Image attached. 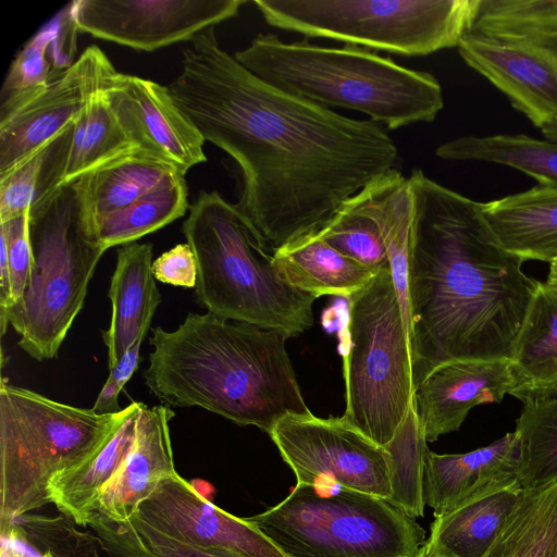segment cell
Listing matches in <instances>:
<instances>
[{"label": "cell", "instance_id": "obj_1", "mask_svg": "<svg viewBox=\"0 0 557 557\" xmlns=\"http://www.w3.org/2000/svg\"><path fill=\"white\" fill-rule=\"evenodd\" d=\"M184 49L168 85L205 141L236 163V208L274 252L320 232L347 199L395 169L385 127L345 116L265 83L218 42L209 27Z\"/></svg>", "mask_w": 557, "mask_h": 557}, {"label": "cell", "instance_id": "obj_2", "mask_svg": "<svg viewBox=\"0 0 557 557\" xmlns=\"http://www.w3.org/2000/svg\"><path fill=\"white\" fill-rule=\"evenodd\" d=\"M408 262L414 387L435 367L508 359L540 282L507 251L474 201L414 169Z\"/></svg>", "mask_w": 557, "mask_h": 557}, {"label": "cell", "instance_id": "obj_3", "mask_svg": "<svg viewBox=\"0 0 557 557\" xmlns=\"http://www.w3.org/2000/svg\"><path fill=\"white\" fill-rule=\"evenodd\" d=\"M284 331L188 313L174 331L152 330L144 376L163 404L200 407L270 434L286 414L308 413Z\"/></svg>", "mask_w": 557, "mask_h": 557}, {"label": "cell", "instance_id": "obj_4", "mask_svg": "<svg viewBox=\"0 0 557 557\" xmlns=\"http://www.w3.org/2000/svg\"><path fill=\"white\" fill-rule=\"evenodd\" d=\"M234 58L252 74L320 107L358 111L388 129L430 123L444 107L434 75L354 46L322 47L257 35Z\"/></svg>", "mask_w": 557, "mask_h": 557}, {"label": "cell", "instance_id": "obj_5", "mask_svg": "<svg viewBox=\"0 0 557 557\" xmlns=\"http://www.w3.org/2000/svg\"><path fill=\"white\" fill-rule=\"evenodd\" d=\"M188 211L182 232L197 261L198 304L214 315L290 336L312 326L315 297L280 275L274 250L234 203L203 190Z\"/></svg>", "mask_w": 557, "mask_h": 557}, {"label": "cell", "instance_id": "obj_6", "mask_svg": "<svg viewBox=\"0 0 557 557\" xmlns=\"http://www.w3.org/2000/svg\"><path fill=\"white\" fill-rule=\"evenodd\" d=\"M133 403L98 413L52 400L27 388L0 384V533L50 503L58 475L95 456L132 411Z\"/></svg>", "mask_w": 557, "mask_h": 557}, {"label": "cell", "instance_id": "obj_7", "mask_svg": "<svg viewBox=\"0 0 557 557\" xmlns=\"http://www.w3.org/2000/svg\"><path fill=\"white\" fill-rule=\"evenodd\" d=\"M33 265L7 324L18 346L38 361L57 356L79 313L90 278L106 249L85 223L72 183L62 185L28 212Z\"/></svg>", "mask_w": 557, "mask_h": 557}, {"label": "cell", "instance_id": "obj_8", "mask_svg": "<svg viewBox=\"0 0 557 557\" xmlns=\"http://www.w3.org/2000/svg\"><path fill=\"white\" fill-rule=\"evenodd\" d=\"M344 418L385 446L414 401L409 333L392 269L348 298Z\"/></svg>", "mask_w": 557, "mask_h": 557}, {"label": "cell", "instance_id": "obj_9", "mask_svg": "<svg viewBox=\"0 0 557 557\" xmlns=\"http://www.w3.org/2000/svg\"><path fill=\"white\" fill-rule=\"evenodd\" d=\"M296 484L277 505L247 517L285 557H416L425 532L387 499Z\"/></svg>", "mask_w": 557, "mask_h": 557}, {"label": "cell", "instance_id": "obj_10", "mask_svg": "<svg viewBox=\"0 0 557 557\" xmlns=\"http://www.w3.org/2000/svg\"><path fill=\"white\" fill-rule=\"evenodd\" d=\"M264 21L305 38L417 57L458 47L480 0H255Z\"/></svg>", "mask_w": 557, "mask_h": 557}, {"label": "cell", "instance_id": "obj_11", "mask_svg": "<svg viewBox=\"0 0 557 557\" xmlns=\"http://www.w3.org/2000/svg\"><path fill=\"white\" fill-rule=\"evenodd\" d=\"M457 48L535 127L557 117V0H480Z\"/></svg>", "mask_w": 557, "mask_h": 557}, {"label": "cell", "instance_id": "obj_12", "mask_svg": "<svg viewBox=\"0 0 557 557\" xmlns=\"http://www.w3.org/2000/svg\"><path fill=\"white\" fill-rule=\"evenodd\" d=\"M297 484L339 488L383 499L392 496L389 456L343 416L310 412L283 417L269 434Z\"/></svg>", "mask_w": 557, "mask_h": 557}, {"label": "cell", "instance_id": "obj_13", "mask_svg": "<svg viewBox=\"0 0 557 557\" xmlns=\"http://www.w3.org/2000/svg\"><path fill=\"white\" fill-rule=\"evenodd\" d=\"M78 32L135 50L153 51L190 41L237 15L245 0H76Z\"/></svg>", "mask_w": 557, "mask_h": 557}, {"label": "cell", "instance_id": "obj_14", "mask_svg": "<svg viewBox=\"0 0 557 557\" xmlns=\"http://www.w3.org/2000/svg\"><path fill=\"white\" fill-rule=\"evenodd\" d=\"M117 73L98 46H89L40 92L0 114V174L75 121Z\"/></svg>", "mask_w": 557, "mask_h": 557}, {"label": "cell", "instance_id": "obj_15", "mask_svg": "<svg viewBox=\"0 0 557 557\" xmlns=\"http://www.w3.org/2000/svg\"><path fill=\"white\" fill-rule=\"evenodd\" d=\"M135 515L165 534L205 549L243 557H285L246 518L220 509L177 472L161 481Z\"/></svg>", "mask_w": 557, "mask_h": 557}, {"label": "cell", "instance_id": "obj_16", "mask_svg": "<svg viewBox=\"0 0 557 557\" xmlns=\"http://www.w3.org/2000/svg\"><path fill=\"white\" fill-rule=\"evenodd\" d=\"M107 98L132 141L175 166L184 176L207 160L205 139L172 99L168 86L117 73Z\"/></svg>", "mask_w": 557, "mask_h": 557}, {"label": "cell", "instance_id": "obj_17", "mask_svg": "<svg viewBox=\"0 0 557 557\" xmlns=\"http://www.w3.org/2000/svg\"><path fill=\"white\" fill-rule=\"evenodd\" d=\"M513 385L508 359L453 360L435 367L413 395L426 442L457 431L473 407L500 403Z\"/></svg>", "mask_w": 557, "mask_h": 557}, {"label": "cell", "instance_id": "obj_18", "mask_svg": "<svg viewBox=\"0 0 557 557\" xmlns=\"http://www.w3.org/2000/svg\"><path fill=\"white\" fill-rule=\"evenodd\" d=\"M521 447L516 431L463 454L428 449L423 466V500L434 517L496 492L521 486Z\"/></svg>", "mask_w": 557, "mask_h": 557}, {"label": "cell", "instance_id": "obj_19", "mask_svg": "<svg viewBox=\"0 0 557 557\" xmlns=\"http://www.w3.org/2000/svg\"><path fill=\"white\" fill-rule=\"evenodd\" d=\"M174 416L168 405L141 404L134 444L99 493L95 511L114 521L128 520L161 481L176 473L169 429Z\"/></svg>", "mask_w": 557, "mask_h": 557}, {"label": "cell", "instance_id": "obj_20", "mask_svg": "<svg viewBox=\"0 0 557 557\" xmlns=\"http://www.w3.org/2000/svg\"><path fill=\"white\" fill-rule=\"evenodd\" d=\"M152 245L129 243L120 246L108 296L111 321L103 332L108 364L112 369L124 354L150 329L161 302L152 273Z\"/></svg>", "mask_w": 557, "mask_h": 557}, {"label": "cell", "instance_id": "obj_21", "mask_svg": "<svg viewBox=\"0 0 557 557\" xmlns=\"http://www.w3.org/2000/svg\"><path fill=\"white\" fill-rule=\"evenodd\" d=\"M500 245L525 260H557V186L540 185L481 202Z\"/></svg>", "mask_w": 557, "mask_h": 557}, {"label": "cell", "instance_id": "obj_22", "mask_svg": "<svg viewBox=\"0 0 557 557\" xmlns=\"http://www.w3.org/2000/svg\"><path fill=\"white\" fill-rule=\"evenodd\" d=\"M180 176L184 175L169 162L137 149L71 183L76 190L83 219L95 232V224L100 218Z\"/></svg>", "mask_w": 557, "mask_h": 557}, {"label": "cell", "instance_id": "obj_23", "mask_svg": "<svg viewBox=\"0 0 557 557\" xmlns=\"http://www.w3.org/2000/svg\"><path fill=\"white\" fill-rule=\"evenodd\" d=\"M511 396L523 404L557 395V288L540 282L517 336Z\"/></svg>", "mask_w": 557, "mask_h": 557}, {"label": "cell", "instance_id": "obj_24", "mask_svg": "<svg viewBox=\"0 0 557 557\" xmlns=\"http://www.w3.org/2000/svg\"><path fill=\"white\" fill-rule=\"evenodd\" d=\"M274 262L289 285L315 298L333 295L348 299L375 275L325 243L318 232L278 248Z\"/></svg>", "mask_w": 557, "mask_h": 557}, {"label": "cell", "instance_id": "obj_25", "mask_svg": "<svg viewBox=\"0 0 557 557\" xmlns=\"http://www.w3.org/2000/svg\"><path fill=\"white\" fill-rule=\"evenodd\" d=\"M522 487L503 490L434 517L424 545L431 557H486Z\"/></svg>", "mask_w": 557, "mask_h": 557}, {"label": "cell", "instance_id": "obj_26", "mask_svg": "<svg viewBox=\"0 0 557 557\" xmlns=\"http://www.w3.org/2000/svg\"><path fill=\"white\" fill-rule=\"evenodd\" d=\"M141 404L133 403L127 418L95 456L50 482V503L78 527H87L95 512L99 493L132 448Z\"/></svg>", "mask_w": 557, "mask_h": 557}, {"label": "cell", "instance_id": "obj_27", "mask_svg": "<svg viewBox=\"0 0 557 557\" xmlns=\"http://www.w3.org/2000/svg\"><path fill=\"white\" fill-rule=\"evenodd\" d=\"M359 194L388 251L394 284L409 333L407 277L413 219L409 177L395 168L370 182Z\"/></svg>", "mask_w": 557, "mask_h": 557}, {"label": "cell", "instance_id": "obj_28", "mask_svg": "<svg viewBox=\"0 0 557 557\" xmlns=\"http://www.w3.org/2000/svg\"><path fill=\"white\" fill-rule=\"evenodd\" d=\"M74 122L0 174V222L28 213L62 186Z\"/></svg>", "mask_w": 557, "mask_h": 557}, {"label": "cell", "instance_id": "obj_29", "mask_svg": "<svg viewBox=\"0 0 557 557\" xmlns=\"http://www.w3.org/2000/svg\"><path fill=\"white\" fill-rule=\"evenodd\" d=\"M436 156L450 161H480L516 169L540 185L557 186V141L525 134L463 136L436 148Z\"/></svg>", "mask_w": 557, "mask_h": 557}, {"label": "cell", "instance_id": "obj_30", "mask_svg": "<svg viewBox=\"0 0 557 557\" xmlns=\"http://www.w3.org/2000/svg\"><path fill=\"white\" fill-rule=\"evenodd\" d=\"M486 557H557V481L521 490Z\"/></svg>", "mask_w": 557, "mask_h": 557}, {"label": "cell", "instance_id": "obj_31", "mask_svg": "<svg viewBox=\"0 0 557 557\" xmlns=\"http://www.w3.org/2000/svg\"><path fill=\"white\" fill-rule=\"evenodd\" d=\"M137 149L110 106L106 90L100 91L90 99L74 122L62 185Z\"/></svg>", "mask_w": 557, "mask_h": 557}, {"label": "cell", "instance_id": "obj_32", "mask_svg": "<svg viewBox=\"0 0 557 557\" xmlns=\"http://www.w3.org/2000/svg\"><path fill=\"white\" fill-rule=\"evenodd\" d=\"M187 195L186 181L180 176L100 218L95 224L100 245L108 250L113 246L134 243L172 223L189 208Z\"/></svg>", "mask_w": 557, "mask_h": 557}, {"label": "cell", "instance_id": "obj_33", "mask_svg": "<svg viewBox=\"0 0 557 557\" xmlns=\"http://www.w3.org/2000/svg\"><path fill=\"white\" fill-rule=\"evenodd\" d=\"M106 557H243L174 539L137 515L114 521L95 511L88 521Z\"/></svg>", "mask_w": 557, "mask_h": 557}, {"label": "cell", "instance_id": "obj_34", "mask_svg": "<svg viewBox=\"0 0 557 557\" xmlns=\"http://www.w3.org/2000/svg\"><path fill=\"white\" fill-rule=\"evenodd\" d=\"M426 438L413 401L393 438L384 446L389 456L392 496L388 502L406 515H424L423 466Z\"/></svg>", "mask_w": 557, "mask_h": 557}, {"label": "cell", "instance_id": "obj_35", "mask_svg": "<svg viewBox=\"0 0 557 557\" xmlns=\"http://www.w3.org/2000/svg\"><path fill=\"white\" fill-rule=\"evenodd\" d=\"M515 431L521 447V487L557 481V395L523 404Z\"/></svg>", "mask_w": 557, "mask_h": 557}, {"label": "cell", "instance_id": "obj_36", "mask_svg": "<svg viewBox=\"0 0 557 557\" xmlns=\"http://www.w3.org/2000/svg\"><path fill=\"white\" fill-rule=\"evenodd\" d=\"M318 234L330 246L364 264L375 274L391 268L382 235L368 214L359 191L342 203Z\"/></svg>", "mask_w": 557, "mask_h": 557}, {"label": "cell", "instance_id": "obj_37", "mask_svg": "<svg viewBox=\"0 0 557 557\" xmlns=\"http://www.w3.org/2000/svg\"><path fill=\"white\" fill-rule=\"evenodd\" d=\"M52 37L53 28L49 22L18 50L2 85L0 114L40 92L61 73L55 70L50 51Z\"/></svg>", "mask_w": 557, "mask_h": 557}, {"label": "cell", "instance_id": "obj_38", "mask_svg": "<svg viewBox=\"0 0 557 557\" xmlns=\"http://www.w3.org/2000/svg\"><path fill=\"white\" fill-rule=\"evenodd\" d=\"M66 516L47 517L26 513L17 518L10 532L13 537L42 552L46 557H104L96 535L78 531Z\"/></svg>", "mask_w": 557, "mask_h": 557}, {"label": "cell", "instance_id": "obj_39", "mask_svg": "<svg viewBox=\"0 0 557 557\" xmlns=\"http://www.w3.org/2000/svg\"><path fill=\"white\" fill-rule=\"evenodd\" d=\"M0 238L7 246L12 306L23 297L32 272L28 213L0 222Z\"/></svg>", "mask_w": 557, "mask_h": 557}, {"label": "cell", "instance_id": "obj_40", "mask_svg": "<svg viewBox=\"0 0 557 557\" xmlns=\"http://www.w3.org/2000/svg\"><path fill=\"white\" fill-rule=\"evenodd\" d=\"M152 273L161 283L195 287L197 283V261L190 246L178 244L163 252L152 262Z\"/></svg>", "mask_w": 557, "mask_h": 557}, {"label": "cell", "instance_id": "obj_41", "mask_svg": "<svg viewBox=\"0 0 557 557\" xmlns=\"http://www.w3.org/2000/svg\"><path fill=\"white\" fill-rule=\"evenodd\" d=\"M144 338H138L124 354L117 364L110 369V374L92 407L96 412L112 413L122 410L120 409L117 397L126 382L138 368L140 346Z\"/></svg>", "mask_w": 557, "mask_h": 557}, {"label": "cell", "instance_id": "obj_42", "mask_svg": "<svg viewBox=\"0 0 557 557\" xmlns=\"http://www.w3.org/2000/svg\"><path fill=\"white\" fill-rule=\"evenodd\" d=\"M0 557H46L28 554L24 548L18 546L17 541L12 537H1Z\"/></svg>", "mask_w": 557, "mask_h": 557}, {"label": "cell", "instance_id": "obj_43", "mask_svg": "<svg viewBox=\"0 0 557 557\" xmlns=\"http://www.w3.org/2000/svg\"><path fill=\"white\" fill-rule=\"evenodd\" d=\"M544 138L557 141V117L541 128Z\"/></svg>", "mask_w": 557, "mask_h": 557}, {"label": "cell", "instance_id": "obj_44", "mask_svg": "<svg viewBox=\"0 0 557 557\" xmlns=\"http://www.w3.org/2000/svg\"><path fill=\"white\" fill-rule=\"evenodd\" d=\"M546 283L557 288V260L549 263V271Z\"/></svg>", "mask_w": 557, "mask_h": 557}, {"label": "cell", "instance_id": "obj_45", "mask_svg": "<svg viewBox=\"0 0 557 557\" xmlns=\"http://www.w3.org/2000/svg\"><path fill=\"white\" fill-rule=\"evenodd\" d=\"M416 557H431L428 552H426V547L425 545L423 544V546L419 549L418 554Z\"/></svg>", "mask_w": 557, "mask_h": 557}]
</instances>
